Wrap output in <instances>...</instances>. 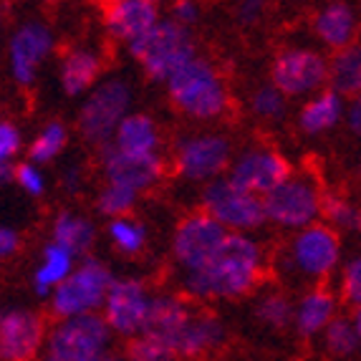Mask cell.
I'll return each instance as SVG.
<instances>
[{
    "mask_svg": "<svg viewBox=\"0 0 361 361\" xmlns=\"http://www.w3.org/2000/svg\"><path fill=\"white\" fill-rule=\"evenodd\" d=\"M0 20H3V8H0Z\"/></svg>",
    "mask_w": 361,
    "mask_h": 361,
    "instance_id": "50",
    "label": "cell"
},
{
    "mask_svg": "<svg viewBox=\"0 0 361 361\" xmlns=\"http://www.w3.org/2000/svg\"><path fill=\"white\" fill-rule=\"evenodd\" d=\"M329 61V73H326V84L329 89L336 91L338 97L359 99L361 91V51L356 43L346 46L341 51H334Z\"/></svg>",
    "mask_w": 361,
    "mask_h": 361,
    "instance_id": "27",
    "label": "cell"
},
{
    "mask_svg": "<svg viewBox=\"0 0 361 361\" xmlns=\"http://www.w3.org/2000/svg\"><path fill=\"white\" fill-rule=\"evenodd\" d=\"M132 111V86L119 76L104 78L86 94L78 109V132L94 147L111 142L119 121Z\"/></svg>",
    "mask_w": 361,
    "mask_h": 361,
    "instance_id": "6",
    "label": "cell"
},
{
    "mask_svg": "<svg viewBox=\"0 0 361 361\" xmlns=\"http://www.w3.org/2000/svg\"><path fill=\"white\" fill-rule=\"evenodd\" d=\"M18 247H20L18 230L0 225V260H6V258H11V255H16V253H18Z\"/></svg>",
    "mask_w": 361,
    "mask_h": 361,
    "instance_id": "41",
    "label": "cell"
},
{
    "mask_svg": "<svg viewBox=\"0 0 361 361\" xmlns=\"http://www.w3.org/2000/svg\"><path fill=\"white\" fill-rule=\"evenodd\" d=\"M13 169H16L13 162H0V187H6L13 182Z\"/></svg>",
    "mask_w": 361,
    "mask_h": 361,
    "instance_id": "45",
    "label": "cell"
},
{
    "mask_svg": "<svg viewBox=\"0 0 361 361\" xmlns=\"http://www.w3.org/2000/svg\"><path fill=\"white\" fill-rule=\"evenodd\" d=\"M230 162H233L230 139L217 132L187 134L175 147V169L182 180L207 185L223 177Z\"/></svg>",
    "mask_w": 361,
    "mask_h": 361,
    "instance_id": "10",
    "label": "cell"
},
{
    "mask_svg": "<svg viewBox=\"0 0 361 361\" xmlns=\"http://www.w3.org/2000/svg\"><path fill=\"white\" fill-rule=\"evenodd\" d=\"M324 343L329 354L336 359H351L361 346V313L351 308V313H336L324 331Z\"/></svg>",
    "mask_w": 361,
    "mask_h": 361,
    "instance_id": "29",
    "label": "cell"
},
{
    "mask_svg": "<svg viewBox=\"0 0 361 361\" xmlns=\"http://www.w3.org/2000/svg\"><path fill=\"white\" fill-rule=\"evenodd\" d=\"M99 361H129V359L124 354H119V351H106Z\"/></svg>",
    "mask_w": 361,
    "mask_h": 361,
    "instance_id": "46",
    "label": "cell"
},
{
    "mask_svg": "<svg viewBox=\"0 0 361 361\" xmlns=\"http://www.w3.org/2000/svg\"><path fill=\"white\" fill-rule=\"evenodd\" d=\"M329 61L324 54L303 46L286 49L273 59L271 86H276L286 99L288 97H311L324 89Z\"/></svg>",
    "mask_w": 361,
    "mask_h": 361,
    "instance_id": "11",
    "label": "cell"
},
{
    "mask_svg": "<svg viewBox=\"0 0 361 361\" xmlns=\"http://www.w3.org/2000/svg\"><path fill=\"white\" fill-rule=\"evenodd\" d=\"M13 182H16L25 195H30V197H41V195L46 192V175H43L41 167L33 162L16 164V169H13Z\"/></svg>",
    "mask_w": 361,
    "mask_h": 361,
    "instance_id": "38",
    "label": "cell"
},
{
    "mask_svg": "<svg viewBox=\"0 0 361 361\" xmlns=\"http://www.w3.org/2000/svg\"><path fill=\"white\" fill-rule=\"evenodd\" d=\"M343 121L349 124L351 134H356V137H359V132H361V102H359V99H351L349 106L343 109Z\"/></svg>",
    "mask_w": 361,
    "mask_h": 361,
    "instance_id": "43",
    "label": "cell"
},
{
    "mask_svg": "<svg viewBox=\"0 0 361 361\" xmlns=\"http://www.w3.org/2000/svg\"><path fill=\"white\" fill-rule=\"evenodd\" d=\"M356 28H359L356 11L346 0H331L329 6L316 13V20H313V30H316L319 41L331 51L351 46L356 38Z\"/></svg>",
    "mask_w": 361,
    "mask_h": 361,
    "instance_id": "21",
    "label": "cell"
},
{
    "mask_svg": "<svg viewBox=\"0 0 361 361\" xmlns=\"http://www.w3.org/2000/svg\"><path fill=\"white\" fill-rule=\"evenodd\" d=\"M109 145L119 152H127V154H154L159 152V129L149 114L129 111L119 121Z\"/></svg>",
    "mask_w": 361,
    "mask_h": 361,
    "instance_id": "25",
    "label": "cell"
},
{
    "mask_svg": "<svg viewBox=\"0 0 361 361\" xmlns=\"http://www.w3.org/2000/svg\"><path fill=\"white\" fill-rule=\"evenodd\" d=\"M102 154V169L106 182L121 185L134 192H145L154 187L164 175V159L159 152L154 154H127V152L114 149L111 145L99 147Z\"/></svg>",
    "mask_w": 361,
    "mask_h": 361,
    "instance_id": "17",
    "label": "cell"
},
{
    "mask_svg": "<svg viewBox=\"0 0 361 361\" xmlns=\"http://www.w3.org/2000/svg\"><path fill=\"white\" fill-rule=\"evenodd\" d=\"M255 316L260 324L281 331V329H288L293 321V303L283 293H263L255 303Z\"/></svg>",
    "mask_w": 361,
    "mask_h": 361,
    "instance_id": "33",
    "label": "cell"
},
{
    "mask_svg": "<svg viewBox=\"0 0 361 361\" xmlns=\"http://www.w3.org/2000/svg\"><path fill=\"white\" fill-rule=\"evenodd\" d=\"M202 212L210 215L215 223L223 225L228 233H253L263 228V200L258 195H250L240 187H235L228 177H217L207 182L200 195Z\"/></svg>",
    "mask_w": 361,
    "mask_h": 361,
    "instance_id": "9",
    "label": "cell"
},
{
    "mask_svg": "<svg viewBox=\"0 0 361 361\" xmlns=\"http://www.w3.org/2000/svg\"><path fill=\"white\" fill-rule=\"evenodd\" d=\"M114 273L109 265H104L94 255L81 258V263L73 265L68 273L49 295L51 316L56 319H73V316H86V313L102 311L104 295L114 281Z\"/></svg>",
    "mask_w": 361,
    "mask_h": 361,
    "instance_id": "4",
    "label": "cell"
},
{
    "mask_svg": "<svg viewBox=\"0 0 361 361\" xmlns=\"http://www.w3.org/2000/svg\"><path fill=\"white\" fill-rule=\"evenodd\" d=\"M250 109H253V114L258 119L281 121L286 116V97L271 84L258 86L253 91V97H250Z\"/></svg>",
    "mask_w": 361,
    "mask_h": 361,
    "instance_id": "36",
    "label": "cell"
},
{
    "mask_svg": "<svg viewBox=\"0 0 361 361\" xmlns=\"http://www.w3.org/2000/svg\"><path fill=\"white\" fill-rule=\"evenodd\" d=\"M137 200L139 195L134 190L106 182V187H104L97 197V210L99 215L109 217V220H116V217H127L134 210V205H137Z\"/></svg>",
    "mask_w": 361,
    "mask_h": 361,
    "instance_id": "34",
    "label": "cell"
},
{
    "mask_svg": "<svg viewBox=\"0 0 361 361\" xmlns=\"http://www.w3.org/2000/svg\"><path fill=\"white\" fill-rule=\"evenodd\" d=\"M169 102L182 114L197 121H215L228 111L230 94L215 63L202 56L190 59L164 81Z\"/></svg>",
    "mask_w": 361,
    "mask_h": 361,
    "instance_id": "2",
    "label": "cell"
},
{
    "mask_svg": "<svg viewBox=\"0 0 361 361\" xmlns=\"http://www.w3.org/2000/svg\"><path fill=\"white\" fill-rule=\"evenodd\" d=\"M341 301L351 308L361 306V258L354 255L341 268Z\"/></svg>",
    "mask_w": 361,
    "mask_h": 361,
    "instance_id": "37",
    "label": "cell"
},
{
    "mask_svg": "<svg viewBox=\"0 0 361 361\" xmlns=\"http://www.w3.org/2000/svg\"><path fill=\"white\" fill-rule=\"evenodd\" d=\"M61 185L66 190L68 195H78L81 192V187H84V169L78 167V164H71V167L63 169V175H61Z\"/></svg>",
    "mask_w": 361,
    "mask_h": 361,
    "instance_id": "42",
    "label": "cell"
},
{
    "mask_svg": "<svg viewBox=\"0 0 361 361\" xmlns=\"http://www.w3.org/2000/svg\"><path fill=\"white\" fill-rule=\"evenodd\" d=\"M127 356L129 361H180L175 346L162 338L147 336V334H139V336L129 338L127 346Z\"/></svg>",
    "mask_w": 361,
    "mask_h": 361,
    "instance_id": "35",
    "label": "cell"
},
{
    "mask_svg": "<svg viewBox=\"0 0 361 361\" xmlns=\"http://www.w3.org/2000/svg\"><path fill=\"white\" fill-rule=\"evenodd\" d=\"M260 13H263V11H258V8H250V6H238V18H240V23H245V25H253V23H258Z\"/></svg>",
    "mask_w": 361,
    "mask_h": 361,
    "instance_id": "44",
    "label": "cell"
},
{
    "mask_svg": "<svg viewBox=\"0 0 361 361\" xmlns=\"http://www.w3.org/2000/svg\"><path fill=\"white\" fill-rule=\"evenodd\" d=\"M51 240L66 247L76 260L91 255V247L97 243V225L86 220L84 215H76L71 210H61L51 225Z\"/></svg>",
    "mask_w": 361,
    "mask_h": 361,
    "instance_id": "26",
    "label": "cell"
},
{
    "mask_svg": "<svg viewBox=\"0 0 361 361\" xmlns=\"http://www.w3.org/2000/svg\"><path fill=\"white\" fill-rule=\"evenodd\" d=\"M271 0H240V6H250V8H258V11H263L265 6H268Z\"/></svg>",
    "mask_w": 361,
    "mask_h": 361,
    "instance_id": "47",
    "label": "cell"
},
{
    "mask_svg": "<svg viewBox=\"0 0 361 361\" xmlns=\"http://www.w3.org/2000/svg\"><path fill=\"white\" fill-rule=\"evenodd\" d=\"M336 313H338V298L329 288H324V286H316L308 293H303L301 301L293 306V321H290V326L303 338L319 336Z\"/></svg>",
    "mask_w": 361,
    "mask_h": 361,
    "instance_id": "22",
    "label": "cell"
},
{
    "mask_svg": "<svg viewBox=\"0 0 361 361\" xmlns=\"http://www.w3.org/2000/svg\"><path fill=\"white\" fill-rule=\"evenodd\" d=\"M195 308L180 298V295L172 293H154L149 295V306H147V319L142 331L147 336L162 338V341H169L175 346L177 336H180L182 326L187 324V319L192 316ZM137 334V336H139Z\"/></svg>",
    "mask_w": 361,
    "mask_h": 361,
    "instance_id": "20",
    "label": "cell"
},
{
    "mask_svg": "<svg viewBox=\"0 0 361 361\" xmlns=\"http://www.w3.org/2000/svg\"><path fill=\"white\" fill-rule=\"evenodd\" d=\"M263 278V247L253 235L228 233L200 271L182 273V288L195 301H233L253 293Z\"/></svg>",
    "mask_w": 361,
    "mask_h": 361,
    "instance_id": "1",
    "label": "cell"
},
{
    "mask_svg": "<svg viewBox=\"0 0 361 361\" xmlns=\"http://www.w3.org/2000/svg\"><path fill=\"white\" fill-rule=\"evenodd\" d=\"M225 326L223 321L207 311H192V316L182 326L180 336L175 341V351L180 359L195 361L212 354L225 343Z\"/></svg>",
    "mask_w": 361,
    "mask_h": 361,
    "instance_id": "19",
    "label": "cell"
},
{
    "mask_svg": "<svg viewBox=\"0 0 361 361\" xmlns=\"http://www.w3.org/2000/svg\"><path fill=\"white\" fill-rule=\"evenodd\" d=\"M127 51L154 84H164L177 68L197 56L190 28H182L169 18H159L145 36L127 43Z\"/></svg>",
    "mask_w": 361,
    "mask_h": 361,
    "instance_id": "3",
    "label": "cell"
},
{
    "mask_svg": "<svg viewBox=\"0 0 361 361\" xmlns=\"http://www.w3.org/2000/svg\"><path fill=\"white\" fill-rule=\"evenodd\" d=\"M73 265H76V258L68 253L66 247H61L54 240L46 243L41 253V263L33 271V293L43 301H49L51 290L73 271Z\"/></svg>",
    "mask_w": 361,
    "mask_h": 361,
    "instance_id": "28",
    "label": "cell"
},
{
    "mask_svg": "<svg viewBox=\"0 0 361 361\" xmlns=\"http://www.w3.org/2000/svg\"><path fill=\"white\" fill-rule=\"evenodd\" d=\"M265 223L283 230H303L321 217V190L308 175H290L263 195Z\"/></svg>",
    "mask_w": 361,
    "mask_h": 361,
    "instance_id": "8",
    "label": "cell"
},
{
    "mask_svg": "<svg viewBox=\"0 0 361 361\" xmlns=\"http://www.w3.org/2000/svg\"><path fill=\"white\" fill-rule=\"evenodd\" d=\"M341 263V238L334 228L313 223L303 230H295L286 250V265L298 278H308L321 283Z\"/></svg>",
    "mask_w": 361,
    "mask_h": 361,
    "instance_id": "7",
    "label": "cell"
},
{
    "mask_svg": "<svg viewBox=\"0 0 361 361\" xmlns=\"http://www.w3.org/2000/svg\"><path fill=\"white\" fill-rule=\"evenodd\" d=\"M106 235L111 245L124 255H137L145 250L147 245V228L134 217H116V220H109Z\"/></svg>",
    "mask_w": 361,
    "mask_h": 361,
    "instance_id": "32",
    "label": "cell"
},
{
    "mask_svg": "<svg viewBox=\"0 0 361 361\" xmlns=\"http://www.w3.org/2000/svg\"><path fill=\"white\" fill-rule=\"evenodd\" d=\"M228 230L202 210L187 215L172 235V258L182 273L200 271L223 245Z\"/></svg>",
    "mask_w": 361,
    "mask_h": 361,
    "instance_id": "13",
    "label": "cell"
},
{
    "mask_svg": "<svg viewBox=\"0 0 361 361\" xmlns=\"http://www.w3.org/2000/svg\"><path fill=\"white\" fill-rule=\"evenodd\" d=\"M99 76H102V56L97 51L73 49L61 61V68H59L61 89L71 99L89 94Z\"/></svg>",
    "mask_w": 361,
    "mask_h": 361,
    "instance_id": "23",
    "label": "cell"
},
{
    "mask_svg": "<svg viewBox=\"0 0 361 361\" xmlns=\"http://www.w3.org/2000/svg\"><path fill=\"white\" fill-rule=\"evenodd\" d=\"M91 3H109V0H91Z\"/></svg>",
    "mask_w": 361,
    "mask_h": 361,
    "instance_id": "49",
    "label": "cell"
},
{
    "mask_svg": "<svg viewBox=\"0 0 361 361\" xmlns=\"http://www.w3.org/2000/svg\"><path fill=\"white\" fill-rule=\"evenodd\" d=\"M200 13H202V8H200L197 0H175L172 3V18L169 20L180 23L182 28H192L200 20Z\"/></svg>",
    "mask_w": 361,
    "mask_h": 361,
    "instance_id": "40",
    "label": "cell"
},
{
    "mask_svg": "<svg viewBox=\"0 0 361 361\" xmlns=\"http://www.w3.org/2000/svg\"><path fill=\"white\" fill-rule=\"evenodd\" d=\"M321 217L326 220L329 228L346 230V233H356L361 225V212L351 200L341 197L336 192H321Z\"/></svg>",
    "mask_w": 361,
    "mask_h": 361,
    "instance_id": "31",
    "label": "cell"
},
{
    "mask_svg": "<svg viewBox=\"0 0 361 361\" xmlns=\"http://www.w3.org/2000/svg\"><path fill=\"white\" fill-rule=\"evenodd\" d=\"M343 109H346L343 97H338L336 91L331 89H321L316 94H311V99L301 106L298 127L308 137L331 132L334 127H338L343 121Z\"/></svg>",
    "mask_w": 361,
    "mask_h": 361,
    "instance_id": "24",
    "label": "cell"
},
{
    "mask_svg": "<svg viewBox=\"0 0 361 361\" xmlns=\"http://www.w3.org/2000/svg\"><path fill=\"white\" fill-rule=\"evenodd\" d=\"M111 331L99 313L61 319L46 331L41 354L56 361H99L111 351Z\"/></svg>",
    "mask_w": 361,
    "mask_h": 361,
    "instance_id": "5",
    "label": "cell"
},
{
    "mask_svg": "<svg viewBox=\"0 0 361 361\" xmlns=\"http://www.w3.org/2000/svg\"><path fill=\"white\" fill-rule=\"evenodd\" d=\"M66 145H68L66 124H63V121H49V124H46V127L33 137V142H30L28 162L38 164V167H41V164L54 162L56 157L66 149Z\"/></svg>",
    "mask_w": 361,
    "mask_h": 361,
    "instance_id": "30",
    "label": "cell"
},
{
    "mask_svg": "<svg viewBox=\"0 0 361 361\" xmlns=\"http://www.w3.org/2000/svg\"><path fill=\"white\" fill-rule=\"evenodd\" d=\"M290 175H293L290 162L271 147H250L235 157L228 167V180L258 197L268 195Z\"/></svg>",
    "mask_w": 361,
    "mask_h": 361,
    "instance_id": "14",
    "label": "cell"
},
{
    "mask_svg": "<svg viewBox=\"0 0 361 361\" xmlns=\"http://www.w3.org/2000/svg\"><path fill=\"white\" fill-rule=\"evenodd\" d=\"M54 33L41 20H28L13 30L11 43H8V66H11L13 81L18 86L33 84L41 63L54 54Z\"/></svg>",
    "mask_w": 361,
    "mask_h": 361,
    "instance_id": "16",
    "label": "cell"
},
{
    "mask_svg": "<svg viewBox=\"0 0 361 361\" xmlns=\"http://www.w3.org/2000/svg\"><path fill=\"white\" fill-rule=\"evenodd\" d=\"M159 20V11L145 0H109L104 8V28L111 38L132 43L145 36L147 30Z\"/></svg>",
    "mask_w": 361,
    "mask_h": 361,
    "instance_id": "18",
    "label": "cell"
},
{
    "mask_svg": "<svg viewBox=\"0 0 361 361\" xmlns=\"http://www.w3.org/2000/svg\"><path fill=\"white\" fill-rule=\"evenodd\" d=\"M145 3H152V6H157V3H162V0H145Z\"/></svg>",
    "mask_w": 361,
    "mask_h": 361,
    "instance_id": "48",
    "label": "cell"
},
{
    "mask_svg": "<svg viewBox=\"0 0 361 361\" xmlns=\"http://www.w3.org/2000/svg\"><path fill=\"white\" fill-rule=\"evenodd\" d=\"M23 147V134L13 121H0V162H11Z\"/></svg>",
    "mask_w": 361,
    "mask_h": 361,
    "instance_id": "39",
    "label": "cell"
},
{
    "mask_svg": "<svg viewBox=\"0 0 361 361\" xmlns=\"http://www.w3.org/2000/svg\"><path fill=\"white\" fill-rule=\"evenodd\" d=\"M46 331V321L33 308H0V361H36Z\"/></svg>",
    "mask_w": 361,
    "mask_h": 361,
    "instance_id": "15",
    "label": "cell"
},
{
    "mask_svg": "<svg viewBox=\"0 0 361 361\" xmlns=\"http://www.w3.org/2000/svg\"><path fill=\"white\" fill-rule=\"evenodd\" d=\"M149 290L139 278H114L104 295L99 316L109 326L111 336L134 338L147 319L149 306Z\"/></svg>",
    "mask_w": 361,
    "mask_h": 361,
    "instance_id": "12",
    "label": "cell"
}]
</instances>
